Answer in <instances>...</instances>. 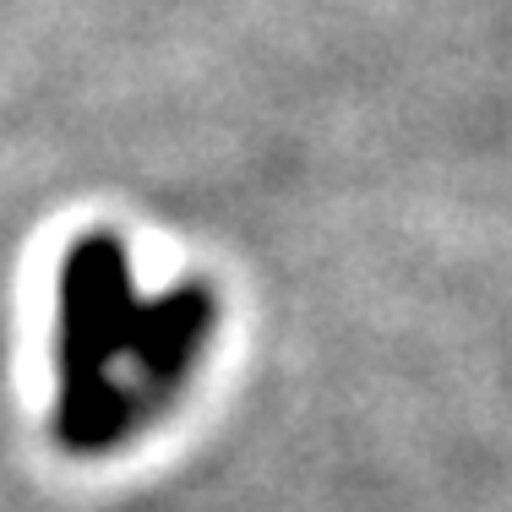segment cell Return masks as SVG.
Returning <instances> with one entry per match:
<instances>
[{"label":"cell","mask_w":512,"mask_h":512,"mask_svg":"<svg viewBox=\"0 0 512 512\" xmlns=\"http://www.w3.org/2000/svg\"><path fill=\"white\" fill-rule=\"evenodd\" d=\"M218 327L213 289L186 284L164 300L131 289L115 235H82L60 262L55 327V436L71 453H109L175 404Z\"/></svg>","instance_id":"cell-1"}]
</instances>
